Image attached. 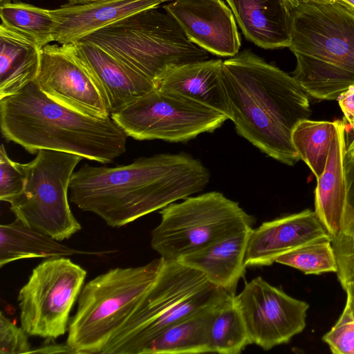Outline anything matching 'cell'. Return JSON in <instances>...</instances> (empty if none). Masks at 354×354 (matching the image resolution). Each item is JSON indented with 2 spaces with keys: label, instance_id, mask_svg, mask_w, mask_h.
I'll use <instances>...</instances> for the list:
<instances>
[{
  "label": "cell",
  "instance_id": "obj_33",
  "mask_svg": "<svg viewBox=\"0 0 354 354\" xmlns=\"http://www.w3.org/2000/svg\"><path fill=\"white\" fill-rule=\"evenodd\" d=\"M335 252L337 261L336 274L343 287L346 283L354 281V246Z\"/></svg>",
  "mask_w": 354,
  "mask_h": 354
},
{
  "label": "cell",
  "instance_id": "obj_10",
  "mask_svg": "<svg viewBox=\"0 0 354 354\" xmlns=\"http://www.w3.org/2000/svg\"><path fill=\"white\" fill-rule=\"evenodd\" d=\"M86 276L66 257L47 259L32 270L17 297L21 326L28 335L54 340L68 331Z\"/></svg>",
  "mask_w": 354,
  "mask_h": 354
},
{
  "label": "cell",
  "instance_id": "obj_29",
  "mask_svg": "<svg viewBox=\"0 0 354 354\" xmlns=\"http://www.w3.org/2000/svg\"><path fill=\"white\" fill-rule=\"evenodd\" d=\"M26 184V173L21 163L11 160L3 144L0 147V200L10 203L19 195Z\"/></svg>",
  "mask_w": 354,
  "mask_h": 354
},
{
  "label": "cell",
  "instance_id": "obj_2",
  "mask_svg": "<svg viewBox=\"0 0 354 354\" xmlns=\"http://www.w3.org/2000/svg\"><path fill=\"white\" fill-rule=\"evenodd\" d=\"M222 81L237 133L268 156L295 165L300 159L292 133L311 110L294 77L244 50L223 62Z\"/></svg>",
  "mask_w": 354,
  "mask_h": 354
},
{
  "label": "cell",
  "instance_id": "obj_5",
  "mask_svg": "<svg viewBox=\"0 0 354 354\" xmlns=\"http://www.w3.org/2000/svg\"><path fill=\"white\" fill-rule=\"evenodd\" d=\"M230 295L201 272L178 260H164L142 300L101 354H140L167 328Z\"/></svg>",
  "mask_w": 354,
  "mask_h": 354
},
{
  "label": "cell",
  "instance_id": "obj_24",
  "mask_svg": "<svg viewBox=\"0 0 354 354\" xmlns=\"http://www.w3.org/2000/svg\"><path fill=\"white\" fill-rule=\"evenodd\" d=\"M220 303L192 315L167 328L147 344L141 351L140 354L210 353L209 325L214 310Z\"/></svg>",
  "mask_w": 354,
  "mask_h": 354
},
{
  "label": "cell",
  "instance_id": "obj_16",
  "mask_svg": "<svg viewBox=\"0 0 354 354\" xmlns=\"http://www.w3.org/2000/svg\"><path fill=\"white\" fill-rule=\"evenodd\" d=\"M162 3L161 0H97L50 10L55 22L53 41L59 44H75L104 27Z\"/></svg>",
  "mask_w": 354,
  "mask_h": 354
},
{
  "label": "cell",
  "instance_id": "obj_31",
  "mask_svg": "<svg viewBox=\"0 0 354 354\" xmlns=\"http://www.w3.org/2000/svg\"><path fill=\"white\" fill-rule=\"evenodd\" d=\"M322 339L334 354H354V319L345 309Z\"/></svg>",
  "mask_w": 354,
  "mask_h": 354
},
{
  "label": "cell",
  "instance_id": "obj_13",
  "mask_svg": "<svg viewBox=\"0 0 354 354\" xmlns=\"http://www.w3.org/2000/svg\"><path fill=\"white\" fill-rule=\"evenodd\" d=\"M35 82L47 96L63 106L94 118L111 116L104 90L77 56L74 44L43 47Z\"/></svg>",
  "mask_w": 354,
  "mask_h": 354
},
{
  "label": "cell",
  "instance_id": "obj_6",
  "mask_svg": "<svg viewBox=\"0 0 354 354\" xmlns=\"http://www.w3.org/2000/svg\"><path fill=\"white\" fill-rule=\"evenodd\" d=\"M163 262L159 257L143 266L111 269L83 286L66 339L75 353L101 354L142 300Z\"/></svg>",
  "mask_w": 354,
  "mask_h": 354
},
{
  "label": "cell",
  "instance_id": "obj_32",
  "mask_svg": "<svg viewBox=\"0 0 354 354\" xmlns=\"http://www.w3.org/2000/svg\"><path fill=\"white\" fill-rule=\"evenodd\" d=\"M32 348L28 340V334L17 326L3 312L0 313V353H31Z\"/></svg>",
  "mask_w": 354,
  "mask_h": 354
},
{
  "label": "cell",
  "instance_id": "obj_38",
  "mask_svg": "<svg viewBox=\"0 0 354 354\" xmlns=\"http://www.w3.org/2000/svg\"><path fill=\"white\" fill-rule=\"evenodd\" d=\"M312 0H285L289 8L292 10L300 5L306 3Z\"/></svg>",
  "mask_w": 354,
  "mask_h": 354
},
{
  "label": "cell",
  "instance_id": "obj_21",
  "mask_svg": "<svg viewBox=\"0 0 354 354\" xmlns=\"http://www.w3.org/2000/svg\"><path fill=\"white\" fill-rule=\"evenodd\" d=\"M252 227L224 237L178 261L201 272L214 286L234 296L244 277L247 246Z\"/></svg>",
  "mask_w": 354,
  "mask_h": 354
},
{
  "label": "cell",
  "instance_id": "obj_43",
  "mask_svg": "<svg viewBox=\"0 0 354 354\" xmlns=\"http://www.w3.org/2000/svg\"><path fill=\"white\" fill-rule=\"evenodd\" d=\"M162 2H165V1H173V0H161Z\"/></svg>",
  "mask_w": 354,
  "mask_h": 354
},
{
  "label": "cell",
  "instance_id": "obj_37",
  "mask_svg": "<svg viewBox=\"0 0 354 354\" xmlns=\"http://www.w3.org/2000/svg\"><path fill=\"white\" fill-rule=\"evenodd\" d=\"M333 1L341 4L354 14V0H333Z\"/></svg>",
  "mask_w": 354,
  "mask_h": 354
},
{
  "label": "cell",
  "instance_id": "obj_8",
  "mask_svg": "<svg viewBox=\"0 0 354 354\" xmlns=\"http://www.w3.org/2000/svg\"><path fill=\"white\" fill-rule=\"evenodd\" d=\"M151 245L165 261H178L224 237L252 227L254 218L239 203L218 192L188 196L159 212Z\"/></svg>",
  "mask_w": 354,
  "mask_h": 354
},
{
  "label": "cell",
  "instance_id": "obj_11",
  "mask_svg": "<svg viewBox=\"0 0 354 354\" xmlns=\"http://www.w3.org/2000/svg\"><path fill=\"white\" fill-rule=\"evenodd\" d=\"M111 116L129 137L172 142L213 132L228 120L196 101L155 88Z\"/></svg>",
  "mask_w": 354,
  "mask_h": 354
},
{
  "label": "cell",
  "instance_id": "obj_42",
  "mask_svg": "<svg viewBox=\"0 0 354 354\" xmlns=\"http://www.w3.org/2000/svg\"><path fill=\"white\" fill-rule=\"evenodd\" d=\"M348 126L352 129H354V122L351 124H348Z\"/></svg>",
  "mask_w": 354,
  "mask_h": 354
},
{
  "label": "cell",
  "instance_id": "obj_39",
  "mask_svg": "<svg viewBox=\"0 0 354 354\" xmlns=\"http://www.w3.org/2000/svg\"><path fill=\"white\" fill-rule=\"evenodd\" d=\"M97 0H68L71 5H82L87 4L91 2L96 1Z\"/></svg>",
  "mask_w": 354,
  "mask_h": 354
},
{
  "label": "cell",
  "instance_id": "obj_25",
  "mask_svg": "<svg viewBox=\"0 0 354 354\" xmlns=\"http://www.w3.org/2000/svg\"><path fill=\"white\" fill-rule=\"evenodd\" d=\"M252 344L242 316L230 295L216 308L209 330L210 353L239 354Z\"/></svg>",
  "mask_w": 354,
  "mask_h": 354
},
{
  "label": "cell",
  "instance_id": "obj_26",
  "mask_svg": "<svg viewBox=\"0 0 354 354\" xmlns=\"http://www.w3.org/2000/svg\"><path fill=\"white\" fill-rule=\"evenodd\" d=\"M335 132V122L304 119L292 133V145L317 179L323 174Z\"/></svg>",
  "mask_w": 354,
  "mask_h": 354
},
{
  "label": "cell",
  "instance_id": "obj_27",
  "mask_svg": "<svg viewBox=\"0 0 354 354\" xmlns=\"http://www.w3.org/2000/svg\"><path fill=\"white\" fill-rule=\"evenodd\" d=\"M0 16L1 24L30 39L40 48L53 41L55 22L50 10L10 2L1 6Z\"/></svg>",
  "mask_w": 354,
  "mask_h": 354
},
{
  "label": "cell",
  "instance_id": "obj_12",
  "mask_svg": "<svg viewBox=\"0 0 354 354\" xmlns=\"http://www.w3.org/2000/svg\"><path fill=\"white\" fill-rule=\"evenodd\" d=\"M252 344L265 351L288 343L306 326L309 304L295 299L261 277L245 283L234 296Z\"/></svg>",
  "mask_w": 354,
  "mask_h": 354
},
{
  "label": "cell",
  "instance_id": "obj_18",
  "mask_svg": "<svg viewBox=\"0 0 354 354\" xmlns=\"http://www.w3.org/2000/svg\"><path fill=\"white\" fill-rule=\"evenodd\" d=\"M334 122L335 132L326 165L323 174L317 179L314 210L333 239L342 233L347 206L344 169L346 124L344 120Z\"/></svg>",
  "mask_w": 354,
  "mask_h": 354
},
{
  "label": "cell",
  "instance_id": "obj_20",
  "mask_svg": "<svg viewBox=\"0 0 354 354\" xmlns=\"http://www.w3.org/2000/svg\"><path fill=\"white\" fill-rule=\"evenodd\" d=\"M244 36L266 49L289 47L292 10L285 0H225Z\"/></svg>",
  "mask_w": 354,
  "mask_h": 354
},
{
  "label": "cell",
  "instance_id": "obj_34",
  "mask_svg": "<svg viewBox=\"0 0 354 354\" xmlns=\"http://www.w3.org/2000/svg\"><path fill=\"white\" fill-rule=\"evenodd\" d=\"M346 124L354 122V86H351L337 98Z\"/></svg>",
  "mask_w": 354,
  "mask_h": 354
},
{
  "label": "cell",
  "instance_id": "obj_35",
  "mask_svg": "<svg viewBox=\"0 0 354 354\" xmlns=\"http://www.w3.org/2000/svg\"><path fill=\"white\" fill-rule=\"evenodd\" d=\"M75 353V351L66 344H46L41 346L32 350L31 353Z\"/></svg>",
  "mask_w": 354,
  "mask_h": 354
},
{
  "label": "cell",
  "instance_id": "obj_41",
  "mask_svg": "<svg viewBox=\"0 0 354 354\" xmlns=\"http://www.w3.org/2000/svg\"><path fill=\"white\" fill-rule=\"evenodd\" d=\"M312 1H318V2H325V3L333 2V0H312Z\"/></svg>",
  "mask_w": 354,
  "mask_h": 354
},
{
  "label": "cell",
  "instance_id": "obj_1",
  "mask_svg": "<svg viewBox=\"0 0 354 354\" xmlns=\"http://www.w3.org/2000/svg\"><path fill=\"white\" fill-rule=\"evenodd\" d=\"M210 174L184 153L141 157L114 167L84 164L74 171L69 199L112 227H120L204 189Z\"/></svg>",
  "mask_w": 354,
  "mask_h": 354
},
{
  "label": "cell",
  "instance_id": "obj_19",
  "mask_svg": "<svg viewBox=\"0 0 354 354\" xmlns=\"http://www.w3.org/2000/svg\"><path fill=\"white\" fill-rule=\"evenodd\" d=\"M221 59H207L171 68L155 82L158 91L176 93L220 112L230 119L222 81Z\"/></svg>",
  "mask_w": 354,
  "mask_h": 354
},
{
  "label": "cell",
  "instance_id": "obj_30",
  "mask_svg": "<svg viewBox=\"0 0 354 354\" xmlns=\"http://www.w3.org/2000/svg\"><path fill=\"white\" fill-rule=\"evenodd\" d=\"M344 169L347 186V206L342 233L332 241L335 251L354 246V156H345Z\"/></svg>",
  "mask_w": 354,
  "mask_h": 354
},
{
  "label": "cell",
  "instance_id": "obj_22",
  "mask_svg": "<svg viewBox=\"0 0 354 354\" xmlns=\"http://www.w3.org/2000/svg\"><path fill=\"white\" fill-rule=\"evenodd\" d=\"M41 50L25 37L0 26V100L14 95L35 81Z\"/></svg>",
  "mask_w": 354,
  "mask_h": 354
},
{
  "label": "cell",
  "instance_id": "obj_23",
  "mask_svg": "<svg viewBox=\"0 0 354 354\" xmlns=\"http://www.w3.org/2000/svg\"><path fill=\"white\" fill-rule=\"evenodd\" d=\"M51 236L29 227L17 218L0 225V266L15 261L73 255H101L104 252L83 251L68 247Z\"/></svg>",
  "mask_w": 354,
  "mask_h": 354
},
{
  "label": "cell",
  "instance_id": "obj_9",
  "mask_svg": "<svg viewBox=\"0 0 354 354\" xmlns=\"http://www.w3.org/2000/svg\"><path fill=\"white\" fill-rule=\"evenodd\" d=\"M82 159L74 153L39 149L32 160L22 164L24 189L9 203L16 218L59 241L79 232L82 226L71 210L68 191Z\"/></svg>",
  "mask_w": 354,
  "mask_h": 354
},
{
  "label": "cell",
  "instance_id": "obj_3",
  "mask_svg": "<svg viewBox=\"0 0 354 354\" xmlns=\"http://www.w3.org/2000/svg\"><path fill=\"white\" fill-rule=\"evenodd\" d=\"M1 133L30 153L48 149L102 164L126 151L127 138L111 116L84 115L47 96L35 81L0 100Z\"/></svg>",
  "mask_w": 354,
  "mask_h": 354
},
{
  "label": "cell",
  "instance_id": "obj_14",
  "mask_svg": "<svg viewBox=\"0 0 354 354\" xmlns=\"http://www.w3.org/2000/svg\"><path fill=\"white\" fill-rule=\"evenodd\" d=\"M162 9L191 41L209 53L221 57L239 53L241 44L236 21L223 0H173Z\"/></svg>",
  "mask_w": 354,
  "mask_h": 354
},
{
  "label": "cell",
  "instance_id": "obj_15",
  "mask_svg": "<svg viewBox=\"0 0 354 354\" xmlns=\"http://www.w3.org/2000/svg\"><path fill=\"white\" fill-rule=\"evenodd\" d=\"M332 240L315 212L307 209L252 228L245 263L247 267L269 266L280 256L303 245Z\"/></svg>",
  "mask_w": 354,
  "mask_h": 354
},
{
  "label": "cell",
  "instance_id": "obj_7",
  "mask_svg": "<svg viewBox=\"0 0 354 354\" xmlns=\"http://www.w3.org/2000/svg\"><path fill=\"white\" fill-rule=\"evenodd\" d=\"M153 84L167 70L207 60L209 53L187 37L177 21L157 7L130 15L86 36Z\"/></svg>",
  "mask_w": 354,
  "mask_h": 354
},
{
  "label": "cell",
  "instance_id": "obj_36",
  "mask_svg": "<svg viewBox=\"0 0 354 354\" xmlns=\"http://www.w3.org/2000/svg\"><path fill=\"white\" fill-rule=\"evenodd\" d=\"M342 288L346 293L345 309L354 319V281L346 283Z\"/></svg>",
  "mask_w": 354,
  "mask_h": 354
},
{
  "label": "cell",
  "instance_id": "obj_4",
  "mask_svg": "<svg viewBox=\"0 0 354 354\" xmlns=\"http://www.w3.org/2000/svg\"><path fill=\"white\" fill-rule=\"evenodd\" d=\"M289 48L294 78L308 95L336 100L354 86V14L341 4L310 1L292 10Z\"/></svg>",
  "mask_w": 354,
  "mask_h": 354
},
{
  "label": "cell",
  "instance_id": "obj_40",
  "mask_svg": "<svg viewBox=\"0 0 354 354\" xmlns=\"http://www.w3.org/2000/svg\"><path fill=\"white\" fill-rule=\"evenodd\" d=\"M11 2V0H0V3H1V6L5 4V3H10Z\"/></svg>",
  "mask_w": 354,
  "mask_h": 354
},
{
  "label": "cell",
  "instance_id": "obj_17",
  "mask_svg": "<svg viewBox=\"0 0 354 354\" xmlns=\"http://www.w3.org/2000/svg\"><path fill=\"white\" fill-rule=\"evenodd\" d=\"M74 46L77 56L104 90L111 115L155 88L151 80L100 46L82 40Z\"/></svg>",
  "mask_w": 354,
  "mask_h": 354
},
{
  "label": "cell",
  "instance_id": "obj_28",
  "mask_svg": "<svg viewBox=\"0 0 354 354\" xmlns=\"http://www.w3.org/2000/svg\"><path fill=\"white\" fill-rule=\"evenodd\" d=\"M275 263L299 270L306 274L337 271V257L332 241L310 243L284 254Z\"/></svg>",
  "mask_w": 354,
  "mask_h": 354
}]
</instances>
